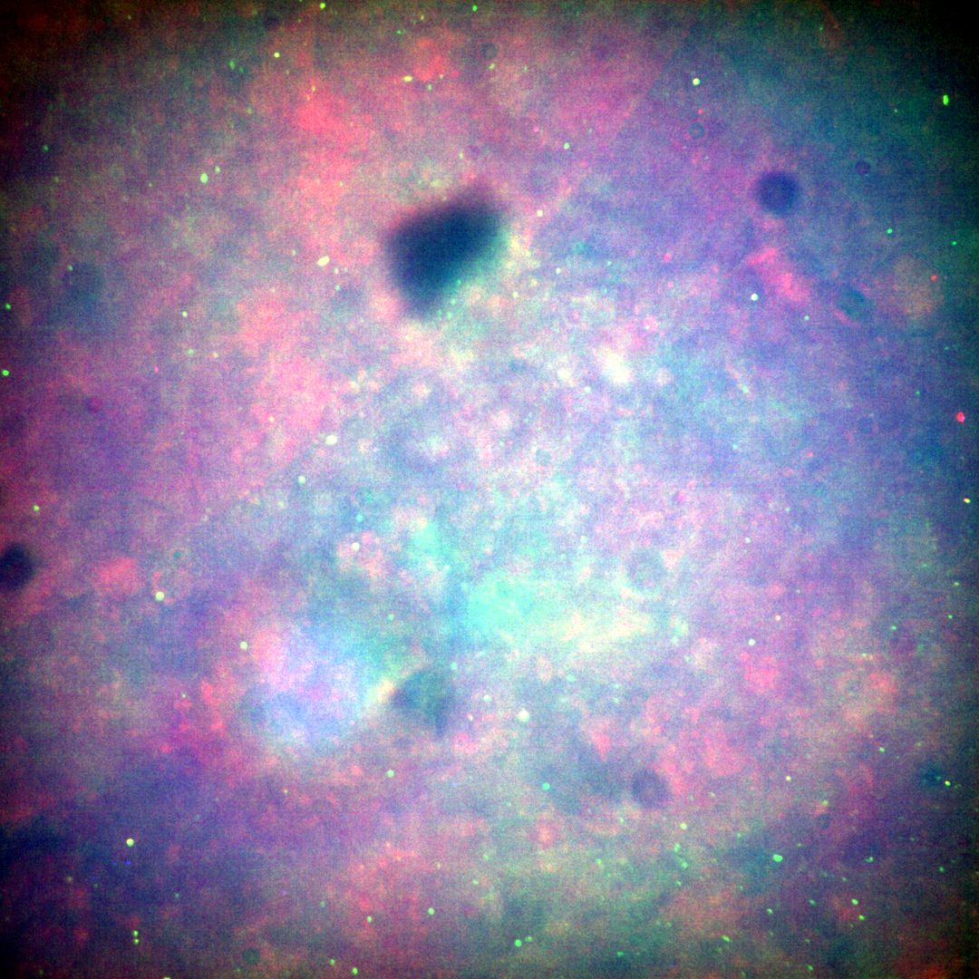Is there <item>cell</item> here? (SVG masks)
<instances>
[{"label":"cell","mask_w":979,"mask_h":979,"mask_svg":"<svg viewBox=\"0 0 979 979\" xmlns=\"http://www.w3.org/2000/svg\"><path fill=\"white\" fill-rule=\"evenodd\" d=\"M1 586L15 591L30 579L33 567L26 551L19 545L10 546L3 554L0 564Z\"/></svg>","instance_id":"2"},{"label":"cell","mask_w":979,"mask_h":979,"mask_svg":"<svg viewBox=\"0 0 979 979\" xmlns=\"http://www.w3.org/2000/svg\"><path fill=\"white\" fill-rule=\"evenodd\" d=\"M401 700L403 707L415 717L441 728L449 712L451 691L449 684L441 678L420 677L406 683Z\"/></svg>","instance_id":"1"}]
</instances>
